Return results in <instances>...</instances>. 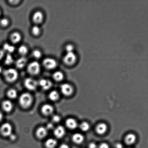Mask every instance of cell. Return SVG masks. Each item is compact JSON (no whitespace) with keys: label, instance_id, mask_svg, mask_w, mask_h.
<instances>
[{"label":"cell","instance_id":"cell-23","mask_svg":"<svg viewBox=\"0 0 148 148\" xmlns=\"http://www.w3.org/2000/svg\"><path fill=\"white\" fill-rule=\"evenodd\" d=\"M53 77L57 81H60L63 79L64 75L60 71H56L54 73Z\"/></svg>","mask_w":148,"mask_h":148},{"label":"cell","instance_id":"cell-19","mask_svg":"<svg viewBox=\"0 0 148 148\" xmlns=\"http://www.w3.org/2000/svg\"><path fill=\"white\" fill-rule=\"evenodd\" d=\"M11 41L13 43L17 44L21 41V37L20 34L18 32H14L11 36Z\"/></svg>","mask_w":148,"mask_h":148},{"label":"cell","instance_id":"cell-25","mask_svg":"<svg viewBox=\"0 0 148 148\" xmlns=\"http://www.w3.org/2000/svg\"><path fill=\"white\" fill-rule=\"evenodd\" d=\"M59 95L56 91H53L49 94L50 99L52 101H56L59 98Z\"/></svg>","mask_w":148,"mask_h":148},{"label":"cell","instance_id":"cell-15","mask_svg":"<svg viewBox=\"0 0 148 148\" xmlns=\"http://www.w3.org/2000/svg\"><path fill=\"white\" fill-rule=\"evenodd\" d=\"M53 111V108L50 105L45 104L43 105L42 108V112L43 114L49 115L52 114Z\"/></svg>","mask_w":148,"mask_h":148},{"label":"cell","instance_id":"cell-10","mask_svg":"<svg viewBox=\"0 0 148 148\" xmlns=\"http://www.w3.org/2000/svg\"><path fill=\"white\" fill-rule=\"evenodd\" d=\"M39 84L42 89L45 90H48L50 89L52 86V83L48 79H42L39 81Z\"/></svg>","mask_w":148,"mask_h":148},{"label":"cell","instance_id":"cell-34","mask_svg":"<svg viewBox=\"0 0 148 148\" xmlns=\"http://www.w3.org/2000/svg\"><path fill=\"white\" fill-rule=\"evenodd\" d=\"M99 148H109V146L106 143H102L99 146Z\"/></svg>","mask_w":148,"mask_h":148},{"label":"cell","instance_id":"cell-24","mask_svg":"<svg viewBox=\"0 0 148 148\" xmlns=\"http://www.w3.org/2000/svg\"><path fill=\"white\" fill-rule=\"evenodd\" d=\"M18 52L20 55H22V56H24L28 53V48L25 45H21L18 48Z\"/></svg>","mask_w":148,"mask_h":148},{"label":"cell","instance_id":"cell-18","mask_svg":"<svg viewBox=\"0 0 148 148\" xmlns=\"http://www.w3.org/2000/svg\"><path fill=\"white\" fill-rule=\"evenodd\" d=\"M48 134L47 129L45 128L41 127L37 129L36 132L37 136L39 138H42L45 137Z\"/></svg>","mask_w":148,"mask_h":148},{"label":"cell","instance_id":"cell-27","mask_svg":"<svg viewBox=\"0 0 148 148\" xmlns=\"http://www.w3.org/2000/svg\"><path fill=\"white\" fill-rule=\"evenodd\" d=\"M80 128L81 130L83 132H87L89 130L90 126L89 124L86 122H82L80 125Z\"/></svg>","mask_w":148,"mask_h":148},{"label":"cell","instance_id":"cell-11","mask_svg":"<svg viewBox=\"0 0 148 148\" xmlns=\"http://www.w3.org/2000/svg\"><path fill=\"white\" fill-rule=\"evenodd\" d=\"M55 136L58 138H61L64 136L65 130L64 128L62 126H59L54 130Z\"/></svg>","mask_w":148,"mask_h":148},{"label":"cell","instance_id":"cell-31","mask_svg":"<svg viewBox=\"0 0 148 148\" xmlns=\"http://www.w3.org/2000/svg\"><path fill=\"white\" fill-rule=\"evenodd\" d=\"M9 21L6 18H3L0 20V24L3 27H6L9 24Z\"/></svg>","mask_w":148,"mask_h":148},{"label":"cell","instance_id":"cell-16","mask_svg":"<svg viewBox=\"0 0 148 148\" xmlns=\"http://www.w3.org/2000/svg\"><path fill=\"white\" fill-rule=\"evenodd\" d=\"M107 129V126L106 124L103 123H100L97 126L96 131L98 134L102 135L106 133Z\"/></svg>","mask_w":148,"mask_h":148},{"label":"cell","instance_id":"cell-17","mask_svg":"<svg viewBox=\"0 0 148 148\" xmlns=\"http://www.w3.org/2000/svg\"><path fill=\"white\" fill-rule=\"evenodd\" d=\"M136 137L133 134L130 133L128 134L125 138V142L128 145H132L136 142Z\"/></svg>","mask_w":148,"mask_h":148},{"label":"cell","instance_id":"cell-9","mask_svg":"<svg viewBox=\"0 0 148 148\" xmlns=\"http://www.w3.org/2000/svg\"><path fill=\"white\" fill-rule=\"evenodd\" d=\"M43 19V15L41 11H37L35 12L33 16V20L36 24H40L42 22Z\"/></svg>","mask_w":148,"mask_h":148},{"label":"cell","instance_id":"cell-5","mask_svg":"<svg viewBox=\"0 0 148 148\" xmlns=\"http://www.w3.org/2000/svg\"><path fill=\"white\" fill-rule=\"evenodd\" d=\"M76 55L73 52H67V54L64 57V62L68 65H71L76 62Z\"/></svg>","mask_w":148,"mask_h":148},{"label":"cell","instance_id":"cell-33","mask_svg":"<svg viewBox=\"0 0 148 148\" xmlns=\"http://www.w3.org/2000/svg\"><path fill=\"white\" fill-rule=\"evenodd\" d=\"M60 120V117L58 115H54L52 117V120L55 122H58Z\"/></svg>","mask_w":148,"mask_h":148},{"label":"cell","instance_id":"cell-21","mask_svg":"<svg viewBox=\"0 0 148 148\" xmlns=\"http://www.w3.org/2000/svg\"><path fill=\"white\" fill-rule=\"evenodd\" d=\"M3 48L4 52H7L9 54L12 53L15 50V47L8 43L4 44Z\"/></svg>","mask_w":148,"mask_h":148},{"label":"cell","instance_id":"cell-40","mask_svg":"<svg viewBox=\"0 0 148 148\" xmlns=\"http://www.w3.org/2000/svg\"><path fill=\"white\" fill-rule=\"evenodd\" d=\"M59 148H69V146H68L66 144H62L61 145L60 147Z\"/></svg>","mask_w":148,"mask_h":148},{"label":"cell","instance_id":"cell-42","mask_svg":"<svg viewBox=\"0 0 148 148\" xmlns=\"http://www.w3.org/2000/svg\"><path fill=\"white\" fill-rule=\"evenodd\" d=\"M3 118V115L2 112L0 111V122H1V120Z\"/></svg>","mask_w":148,"mask_h":148},{"label":"cell","instance_id":"cell-44","mask_svg":"<svg viewBox=\"0 0 148 148\" xmlns=\"http://www.w3.org/2000/svg\"><path fill=\"white\" fill-rule=\"evenodd\" d=\"M1 11H0V17H1Z\"/></svg>","mask_w":148,"mask_h":148},{"label":"cell","instance_id":"cell-4","mask_svg":"<svg viewBox=\"0 0 148 148\" xmlns=\"http://www.w3.org/2000/svg\"><path fill=\"white\" fill-rule=\"evenodd\" d=\"M44 66L48 69H55L57 65V63L55 59L50 58H48L44 59L43 62Z\"/></svg>","mask_w":148,"mask_h":148},{"label":"cell","instance_id":"cell-14","mask_svg":"<svg viewBox=\"0 0 148 148\" xmlns=\"http://www.w3.org/2000/svg\"><path fill=\"white\" fill-rule=\"evenodd\" d=\"M27 62V59L25 57L23 56L17 60L16 62V65L17 68L21 69L24 68Z\"/></svg>","mask_w":148,"mask_h":148},{"label":"cell","instance_id":"cell-12","mask_svg":"<svg viewBox=\"0 0 148 148\" xmlns=\"http://www.w3.org/2000/svg\"><path fill=\"white\" fill-rule=\"evenodd\" d=\"M72 139L74 143L77 144H80L83 142L84 137L81 134L77 133L73 136Z\"/></svg>","mask_w":148,"mask_h":148},{"label":"cell","instance_id":"cell-22","mask_svg":"<svg viewBox=\"0 0 148 148\" xmlns=\"http://www.w3.org/2000/svg\"><path fill=\"white\" fill-rule=\"evenodd\" d=\"M57 143L55 139L50 138L46 141L45 145L48 148H54L56 146Z\"/></svg>","mask_w":148,"mask_h":148},{"label":"cell","instance_id":"cell-7","mask_svg":"<svg viewBox=\"0 0 148 148\" xmlns=\"http://www.w3.org/2000/svg\"><path fill=\"white\" fill-rule=\"evenodd\" d=\"M1 132L4 136H10L12 134V126L10 124L8 123L4 124L1 126Z\"/></svg>","mask_w":148,"mask_h":148},{"label":"cell","instance_id":"cell-37","mask_svg":"<svg viewBox=\"0 0 148 148\" xmlns=\"http://www.w3.org/2000/svg\"><path fill=\"white\" fill-rule=\"evenodd\" d=\"M89 148H96V145L95 143H91L89 146Z\"/></svg>","mask_w":148,"mask_h":148},{"label":"cell","instance_id":"cell-35","mask_svg":"<svg viewBox=\"0 0 148 148\" xmlns=\"http://www.w3.org/2000/svg\"><path fill=\"white\" fill-rule=\"evenodd\" d=\"M5 52L3 50L0 49V60H1L3 58L4 55H5Z\"/></svg>","mask_w":148,"mask_h":148},{"label":"cell","instance_id":"cell-26","mask_svg":"<svg viewBox=\"0 0 148 148\" xmlns=\"http://www.w3.org/2000/svg\"><path fill=\"white\" fill-rule=\"evenodd\" d=\"M14 59L13 58L12 55L10 54H8L7 55L6 58L5 60V64L7 65H11L13 63Z\"/></svg>","mask_w":148,"mask_h":148},{"label":"cell","instance_id":"cell-8","mask_svg":"<svg viewBox=\"0 0 148 148\" xmlns=\"http://www.w3.org/2000/svg\"><path fill=\"white\" fill-rule=\"evenodd\" d=\"M61 90L62 93L65 96H69L73 92V88L71 85L68 84H64L61 85Z\"/></svg>","mask_w":148,"mask_h":148},{"label":"cell","instance_id":"cell-41","mask_svg":"<svg viewBox=\"0 0 148 148\" xmlns=\"http://www.w3.org/2000/svg\"><path fill=\"white\" fill-rule=\"evenodd\" d=\"M10 3L13 4V5H15V4L18 3L20 2L19 1H10Z\"/></svg>","mask_w":148,"mask_h":148},{"label":"cell","instance_id":"cell-43","mask_svg":"<svg viewBox=\"0 0 148 148\" xmlns=\"http://www.w3.org/2000/svg\"><path fill=\"white\" fill-rule=\"evenodd\" d=\"M2 67H1V66H0V73H1V72H2Z\"/></svg>","mask_w":148,"mask_h":148},{"label":"cell","instance_id":"cell-45","mask_svg":"<svg viewBox=\"0 0 148 148\" xmlns=\"http://www.w3.org/2000/svg\"></svg>","mask_w":148,"mask_h":148},{"label":"cell","instance_id":"cell-3","mask_svg":"<svg viewBox=\"0 0 148 148\" xmlns=\"http://www.w3.org/2000/svg\"><path fill=\"white\" fill-rule=\"evenodd\" d=\"M41 70V65L39 62H31L28 67V71L30 74L36 75L39 74Z\"/></svg>","mask_w":148,"mask_h":148},{"label":"cell","instance_id":"cell-29","mask_svg":"<svg viewBox=\"0 0 148 148\" xmlns=\"http://www.w3.org/2000/svg\"><path fill=\"white\" fill-rule=\"evenodd\" d=\"M32 32L33 35L35 36H37L40 33V29L39 26H34L32 28Z\"/></svg>","mask_w":148,"mask_h":148},{"label":"cell","instance_id":"cell-39","mask_svg":"<svg viewBox=\"0 0 148 148\" xmlns=\"http://www.w3.org/2000/svg\"><path fill=\"white\" fill-rule=\"evenodd\" d=\"M116 148H123V146L120 143H117L115 146Z\"/></svg>","mask_w":148,"mask_h":148},{"label":"cell","instance_id":"cell-38","mask_svg":"<svg viewBox=\"0 0 148 148\" xmlns=\"http://www.w3.org/2000/svg\"><path fill=\"white\" fill-rule=\"evenodd\" d=\"M9 136L11 140L12 141L15 140V139H16V136L15 135L13 134L12 133Z\"/></svg>","mask_w":148,"mask_h":148},{"label":"cell","instance_id":"cell-6","mask_svg":"<svg viewBox=\"0 0 148 148\" xmlns=\"http://www.w3.org/2000/svg\"><path fill=\"white\" fill-rule=\"evenodd\" d=\"M38 82L32 78H27L24 81V85L27 89L31 90H35L37 86Z\"/></svg>","mask_w":148,"mask_h":148},{"label":"cell","instance_id":"cell-1","mask_svg":"<svg viewBox=\"0 0 148 148\" xmlns=\"http://www.w3.org/2000/svg\"><path fill=\"white\" fill-rule=\"evenodd\" d=\"M4 76L7 81L12 82L15 81L18 79V71L14 68H9L5 70L3 72Z\"/></svg>","mask_w":148,"mask_h":148},{"label":"cell","instance_id":"cell-30","mask_svg":"<svg viewBox=\"0 0 148 148\" xmlns=\"http://www.w3.org/2000/svg\"><path fill=\"white\" fill-rule=\"evenodd\" d=\"M32 55L34 57L37 59H39L42 56V53L40 51L38 50H35L33 51L32 52Z\"/></svg>","mask_w":148,"mask_h":148},{"label":"cell","instance_id":"cell-28","mask_svg":"<svg viewBox=\"0 0 148 148\" xmlns=\"http://www.w3.org/2000/svg\"><path fill=\"white\" fill-rule=\"evenodd\" d=\"M7 95L11 99H15L17 96V92L15 89H10L8 91Z\"/></svg>","mask_w":148,"mask_h":148},{"label":"cell","instance_id":"cell-20","mask_svg":"<svg viewBox=\"0 0 148 148\" xmlns=\"http://www.w3.org/2000/svg\"><path fill=\"white\" fill-rule=\"evenodd\" d=\"M3 108L5 112H10L12 109L13 105L11 102L9 100L4 101L2 104Z\"/></svg>","mask_w":148,"mask_h":148},{"label":"cell","instance_id":"cell-32","mask_svg":"<svg viewBox=\"0 0 148 148\" xmlns=\"http://www.w3.org/2000/svg\"><path fill=\"white\" fill-rule=\"evenodd\" d=\"M74 49V47L72 44H68L65 47V50L67 52H73Z\"/></svg>","mask_w":148,"mask_h":148},{"label":"cell","instance_id":"cell-36","mask_svg":"<svg viewBox=\"0 0 148 148\" xmlns=\"http://www.w3.org/2000/svg\"><path fill=\"white\" fill-rule=\"evenodd\" d=\"M54 126L51 123H48L47 125V128L48 129H52L53 128Z\"/></svg>","mask_w":148,"mask_h":148},{"label":"cell","instance_id":"cell-13","mask_svg":"<svg viewBox=\"0 0 148 148\" xmlns=\"http://www.w3.org/2000/svg\"><path fill=\"white\" fill-rule=\"evenodd\" d=\"M66 125L68 128L71 129H75L77 126V123L75 119L69 118L66 121Z\"/></svg>","mask_w":148,"mask_h":148},{"label":"cell","instance_id":"cell-2","mask_svg":"<svg viewBox=\"0 0 148 148\" xmlns=\"http://www.w3.org/2000/svg\"><path fill=\"white\" fill-rule=\"evenodd\" d=\"M32 102V96L29 93H23L20 96L19 103L23 108H27L29 107Z\"/></svg>","mask_w":148,"mask_h":148}]
</instances>
